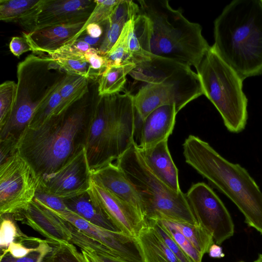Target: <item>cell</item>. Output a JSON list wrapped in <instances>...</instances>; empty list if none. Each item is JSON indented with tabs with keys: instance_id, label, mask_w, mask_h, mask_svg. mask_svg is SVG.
Listing matches in <instances>:
<instances>
[{
	"instance_id": "1",
	"label": "cell",
	"mask_w": 262,
	"mask_h": 262,
	"mask_svg": "<svg viewBox=\"0 0 262 262\" xmlns=\"http://www.w3.org/2000/svg\"><path fill=\"white\" fill-rule=\"evenodd\" d=\"M74 105L37 127H27L18 140V154L40 178L58 170L85 146L94 103Z\"/></svg>"
},
{
	"instance_id": "2",
	"label": "cell",
	"mask_w": 262,
	"mask_h": 262,
	"mask_svg": "<svg viewBox=\"0 0 262 262\" xmlns=\"http://www.w3.org/2000/svg\"><path fill=\"white\" fill-rule=\"evenodd\" d=\"M211 48L244 81L262 74V1L234 0L214 21Z\"/></svg>"
},
{
	"instance_id": "3",
	"label": "cell",
	"mask_w": 262,
	"mask_h": 262,
	"mask_svg": "<svg viewBox=\"0 0 262 262\" xmlns=\"http://www.w3.org/2000/svg\"><path fill=\"white\" fill-rule=\"evenodd\" d=\"M183 149L186 163L230 199L248 226L262 234V192L247 170L194 135L185 139Z\"/></svg>"
},
{
	"instance_id": "4",
	"label": "cell",
	"mask_w": 262,
	"mask_h": 262,
	"mask_svg": "<svg viewBox=\"0 0 262 262\" xmlns=\"http://www.w3.org/2000/svg\"><path fill=\"white\" fill-rule=\"evenodd\" d=\"M129 75L145 83L133 95L136 116L140 121L164 105H174L178 113L203 95L196 73L170 59L154 56L151 60L136 65Z\"/></svg>"
},
{
	"instance_id": "5",
	"label": "cell",
	"mask_w": 262,
	"mask_h": 262,
	"mask_svg": "<svg viewBox=\"0 0 262 262\" xmlns=\"http://www.w3.org/2000/svg\"><path fill=\"white\" fill-rule=\"evenodd\" d=\"M136 110L129 93L99 96L85 146L91 171L117 160L135 143Z\"/></svg>"
},
{
	"instance_id": "6",
	"label": "cell",
	"mask_w": 262,
	"mask_h": 262,
	"mask_svg": "<svg viewBox=\"0 0 262 262\" xmlns=\"http://www.w3.org/2000/svg\"><path fill=\"white\" fill-rule=\"evenodd\" d=\"M138 2L140 13L150 21L152 55L196 68L210 48L200 25L188 20L168 1Z\"/></svg>"
},
{
	"instance_id": "7",
	"label": "cell",
	"mask_w": 262,
	"mask_h": 262,
	"mask_svg": "<svg viewBox=\"0 0 262 262\" xmlns=\"http://www.w3.org/2000/svg\"><path fill=\"white\" fill-rule=\"evenodd\" d=\"M67 73L47 55L30 54L19 62L15 105L10 118L0 128V140L18 142L35 112L51 97Z\"/></svg>"
},
{
	"instance_id": "8",
	"label": "cell",
	"mask_w": 262,
	"mask_h": 262,
	"mask_svg": "<svg viewBox=\"0 0 262 262\" xmlns=\"http://www.w3.org/2000/svg\"><path fill=\"white\" fill-rule=\"evenodd\" d=\"M116 165L136 189L142 201L144 219L165 220L201 225L181 191L176 192L158 178L148 167L135 143Z\"/></svg>"
},
{
	"instance_id": "9",
	"label": "cell",
	"mask_w": 262,
	"mask_h": 262,
	"mask_svg": "<svg viewBox=\"0 0 262 262\" xmlns=\"http://www.w3.org/2000/svg\"><path fill=\"white\" fill-rule=\"evenodd\" d=\"M203 95L214 105L230 132L238 133L248 119V99L243 80L211 47L195 68Z\"/></svg>"
},
{
	"instance_id": "10",
	"label": "cell",
	"mask_w": 262,
	"mask_h": 262,
	"mask_svg": "<svg viewBox=\"0 0 262 262\" xmlns=\"http://www.w3.org/2000/svg\"><path fill=\"white\" fill-rule=\"evenodd\" d=\"M40 178L17 151L0 164L1 213L27 210L33 201Z\"/></svg>"
},
{
	"instance_id": "11",
	"label": "cell",
	"mask_w": 262,
	"mask_h": 262,
	"mask_svg": "<svg viewBox=\"0 0 262 262\" xmlns=\"http://www.w3.org/2000/svg\"><path fill=\"white\" fill-rule=\"evenodd\" d=\"M200 225L219 245L234 234V225L227 209L212 189L204 183L193 184L185 194Z\"/></svg>"
},
{
	"instance_id": "12",
	"label": "cell",
	"mask_w": 262,
	"mask_h": 262,
	"mask_svg": "<svg viewBox=\"0 0 262 262\" xmlns=\"http://www.w3.org/2000/svg\"><path fill=\"white\" fill-rule=\"evenodd\" d=\"M94 0H39L17 23L29 33L46 28L86 21L93 12Z\"/></svg>"
},
{
	"instance_id": "13",
	"label": "cell",
	"mask_w": 262,
	"mask_h": 262,
	"mask_svg": "<svg viewBox=\"0 0 262 262\" xmlns=\"http://www.w3.org/2000/svg\"><path fill=\"white\" fill-rule=\"evenodd\" d=\"M91 180L92 171L84 147L58 170L41 177L38 187L66 200L87 192Z\"/></svg>"
},
{
	"instance_id": "14",
	"label": "cell",
	"mask_w": 262,
	"mask_h": 262,
	"mask_svg": "<svg viewBox=\"0 0 262 262\" xmlns=\"http://www.w3.org/2000/svg\"><path fill=\"white\" fill-rule=\"evenodd\" d=\"M88 191L94 203L124 234L137 238L147 225L143 216L135 207L92 178Z\"/></svg>"
},
{
	"instance_id": "15",
	"label": "cell",
	"mask_w": 262,
	"mask_h": 262,
	"mask_svg": "<svg viewBox=\"0 0 262 262\" xmlns=\"http://www.w3.org/2000/svg\"><path fill=\"white\" fill-rule=\"evenodd\" d=\"M178 112L174 105L159 107L142 121L136 117L135 143L139 149H147L168 140L172 134Z\"/></svg>"
},
{
	"instance_id": "16",
	"label": "cell",
	"mask_w": 262,
	"mask_h": 262,
	"mask_svg": "<svg viewBox=\"0 0 262 262\" xmlns=\"http://www.w3.org/2000/svg\"><path fill=\"white\" fill-rule=\"evenodd\" d=\"M92 178L116 196L132 205L144 218V207L139 193L116 164L110 163L92 171Z\"/></svg>"
},
{
	"instance_id": "17",
	"label": "cell",
	"mask_w": 262,
	"mask_h": 262,
	"mask_svg": "<svg viewBox=\"0 0 262 262\" xmlns=\"http://www.w3.org/2000/svg\"><path fill=\"white\" fill-rule=\"evenodd\" d=\"M85 21L64 24L35 31L23 32L32 51L43 55L54 52L69 43L80 31Z\"/></svg>"
},
{
	"instance_id": "18",
	"label": "cell",
	"mask_w": 262,
	"mask_h": 262,
	"mask_svg": "<svg viewBox=\"0 0 262 262\" xmlns=\"http://www.w3.org/2000/svg\"><path fill=\"white\" fill-rule=\"evenodd\" d=\"M167 140L149 148L138 149L154 174L171 189L180 192L178 171L170 155Z\"/></svg>"
},
{
	"instance_id": "19",
	"label": "cell",
	"mask_w": 262,
	"mask_h": 262,
	"mask_svg": "<svg viewBox=\"0 0 262 262\" xmlns=\"http://www.w3.org/2000/svg\"><path fill=\"white\" fill-rule=\"evenodd\" d=\"M151 24L149 18L140 12L130 20L128 47L132 62L136 65L151 60Z\"/></svg>"
},
{
	"instance_id": "20",
	"label": "cell",
	"mask_w": 262,
	"mask_h": 262,
	"mask_svg": "<svg viewBox=\"0 0 262 262\" xmlns=\"http://www.w3.org/2000/svg\"><path fill=\"white\" fill-rule=\"evenodd\" d=\"M144 262H180L158 232L147 224L137 237Z\"/></svg>"
},
{
	"instance_id": "21",
	"label": "cell",
	"mask_w": 262,
	"mask_h": 262,
	"mask_svg": "<svg viewBox=\"0 0 262 262\" xmlns=\"http://www.w3.org/2000/svg\"><path fill=\"white\" fill-rule=\"evenodd\" d=\"M69 210L87 221L102 224L110 231L122 232L93 202L88 191L76 196L63 200Z\"/></svg>"
},
{
	"instance_id": "22",
	"label": "cell",
	"mask_w": 262,
	"mask_h": 262,
	"mask_svg": "<svg viewBox=\"0 0 262 262\" xmlns=\"http://www.w3.org/2000/svg\"><path fill=\"white\" fill-rule=\"evenodd\" d=\"M54 59L65 71L91 79L90 64L84 54L67 43L58 50L47 54Z\"/></svg>"
},
{
	"instance_id": "23",
	"label": "cell",
	"mask_w": 262,
	"mask_h": 262,
	"mask_svg": "<svg viewBox=\"0 0 262 262\" xmlns=\"http://www.w3.org/2000/svg\"><path fill=\"white\" fill-rule=\"evenodd\" d=\"M89 79L68 73L59 87L61 102L54 115L67 111L88 92Z\"/></svg>"
},
{
	"instance_id": "24",
	"label": "cell",
	"mask_w": 262,
	"mask_h": 262,
	"mask_svg": "<svg viewBox=\"0 0 262 262\" xmlns=\"http://www.w3.org/2000/svg\"><path fill=\"white\" fill-rule=\"evenodd\" d=\"M136 67L134 63L109 66L99 79L98 96L104 97L120 93L124 88L127 75Z\"/></svg>"
},
{
	"instance_id": "25",
	"label": "cell",
	"mask_w": 262,
	"mask_h": 262,
	"mask_svg": "<svg viewBox=\"0 0 262 262\" xmlns=\"http://www.w3.org/2000/svg\"><path fill=\"white\" fill-rule=\"evenodd\" d=\"M157 220L181 233L203 256L208 252L210 247L214 243L212 235L201 225L165 220Z\"/></svg>"
},
{
	"instance_id": "26",
	"label": "cell",
	"mask_w": 262,
	"mask_h": 262,
	"mask_svg": "<svg viewBox=\"0 0 262 262\" xmlns=\"http://www.w3.org/2000/svg\"><path fill=\"white\" fill-rule=\"evenodd\" d=\"M39 0H0V20L17 23Z\"/></svg>"
},
{
	"instance_id": "27",
	"label": "cell",
	"mask_w": 262,
	"mask_h": 262,
	"mask_svg": "<svg viewBox=\"0 0 262 262\" xmlns=\"http://www.w3.org/2000/svg\"><path fill=\"white\" fill-rule=\"evenodd\" d=\"M130 20L124 27L120 35L110 51L105 55L108 66L133 63L128 47Z\"/></svg>"
},
{
	"instance_id": "28",
	"label": "cell",
	"mask_w": 262,
	"mask_h": 262,
	"mask_svg": "<svg viewBox=\"0 0 262 262\" xmlns=\"http://www.w3.org/2000/svg\"><path fill=\"white\" fill-rule=\"evenodd\" d=\"M120 0H94L95 7L80 31L68 43H72L84 32L90 24H103L108 21Z\"/></svg>"
},
{
	"instance_id": "29",
	"label": "cell",
	"mask_w": 262,
	"mask_h": 262,
	"mask_svg": "<svg viewBox=\"0 0 262 262\" xmlns=\"http://www.w3.org/2000/svg\"><path fill=\"white\" fill-rule=\"evenodd\" d=\"M17 85L14 81H6L0 85V128L10 117L15 105Z\"/></svg>"
},
{
	"instance_id": "30",
	"label": "cell",
	"mask_w": 262,
	"mask_h": 262,
	"mask_svg": "<svg viewBox=\"0 0 262 262\" xmlns=\"http://www.w3.org/2000/svg\"><path fill=\"white\" fill-rule=\"evenodd\" d=\"M61 84L56 88L51 97L35 112L27 127L29 128L37 127L52 116L55 115L61 102V97L59 93V87Z\"/></svg>"
},
{
	"instance_id": "31",
	"label": "cell",
	"mask_w": 262,
	"mask_h": 262,
	"mask_svg": "<svg viewBox=\"0 0 262 262\" xmlns=\"http://www.w3.org/2000/svg\"><path fill=\"white\" fill-rule=\"evenodd\" d=\"M140 12L139 6L133 1L120 0L108 20L126 24Z\"/></svg>"
},
{
	"instance_id": "32",
	"label": "cell",
	"mask_w": 262,
	"mask_h": 262,
	"mask_svg": "<svg viewBox=\"0 0 262 262\" xmlns=\"http://www.w3.org/2000/svg\"><path fill=\"white\" fill-rule=\"evenodd\" d=\"M156 221L164 227L172 238L190 258L194 262H202L203 256L181 233L171 227L162 224L158 220Z\"/></svg>"
},
{
	"instance_id": "33",
	"label": "cell",
	"mask_w": 262,
	"mask_h": 262,
	"mask_svg": "<svg viewBox=\"0 0 262 262\" xmlns=\"http://www.w3.org/2000/svg\"><path fill=\"white\" fill-rule=\"evenodd\" d=\"M146 224L152 227L158 232L180 262H194L183 251L159 222L156 220H148Z\"/></svg>"
},
{
	"instance_id": "34",
	"label": "cell",
	"mask_w": 262,
	"mask_h": 262,
	"mask_svg": "<svg viewBox=\"0 0 262 262\" xmlns=\"http://www.w3.org/2000/svg\"><path fill=\"white\" fill-rule=\"evenodd\" d=\"M84 56L90 66L91 79L100 77L109 67L105 55L96 48H91L85 53Z\"/></svg>"
},
{
	"instance_id": "35",
	"label": "cell",
	"mask_w": 262,
	"mask_h": 262,
	"mask_svg": "<svg viewBox=\"0 0 262 262\" xmlns=\"http://www.w3.org/2000/svg\"><path fill=\"white\" fill-rule=\"evenodd\" d=\"M33 201L55 211H70L63 199L46 192L39 187Z\"/></svg>"
},
{
	"instance_id": "36",
	"label": "cell",
	"mask_w": 262,
	"mask_h": 262,
	"mask_svg": "<svg viewBox=\"0 0 262 262\" xmlns=\"http://www.w3.org/2000/svg\"><path fill=\"white\" fill-rule=\"evenodd\" d=\"M126 24L108 23L103 40L98 49L103 55L107 54L115 43Z\"/></svg>"
},
{
	"instance_id": "37",
	"label": "cell",
	"mask_w": 262,
	"mask_h": 262,
	"mask_svg": "<svg viewBox=\"0 0 262 262\" xmlns=\"http://www.w3.org/2000/svg\"><path fill=\"white\" fill-rule=\"evenodd\" d=\"M16 229L14 224L8 219H4L0 230V245L4 247L9 246L14 238Z\"/></svg>"
},
{
	"instance_id": "38",
	"label": "cell",
	"mask_w": 262,
	"mask_h": 262,
	"mask_svg": "<svg viewBox=\"0 0 262 262\" xmlns=\"http://www.w3.org/2000/svg\"><path fill=\"white\" fill-rule=\"evenodd\" d=\"M11 52L17 58L24 53L32 51L27 39L24 36L13 37L9 43Z\"/></svg>"
},
{
	"instance_id": "39",
	"label": "cell",
	"mask_w": 262,
	"mask_h": 262,
	"mask_svg": "<svg viewBox=\"0 0 262 262\" xmlns=\"http://www.w3.org/2000/svg\"><path fill=\"white\" fill-rule=\"evenodd\" d=\"M17 151V142L4 139L0 140V164Z\"/></svg>"
},
{
	"instance_id": "40",
	"label": "cell",
	"mask_w": 262,
	"mask_h": 262,
	"mask_svg": "<svg viewBox=\"0 0 262 262\" xmlns=\"http://www.w3.org/2000/svg\"><path fill=\"white\" fill-rule=\"evenodd\" d=\"M104 24H90L86 26L84 32L86 33L88 35L94 38H100L103 37L104 36L107 27L106 26L105 28H103L102 27V25Z\"/></svg>"
},
{
	"instance_id": "41",
	"label": "cell",
	"mask_w": 262,
	"mask_h": 262,
	"mask_svg": "<svg viewBox=\"0 0 262 262\" xmlns=\"http://www.w3.org/2000/svg\"><path fill=\"white\" fill-rule=\"evenodd\" d=\"M9 250L12 255L16 258H21L27 254L30 251L18 244L12 243L9 246Z\"/></svg>"
},
{
	"instance_id": "42",
	"label": "cell",
	"mask_w": 262,
	"mask_h": 262,
	"mask_svg": "<svg viewBox=\"0 0 262 262\" xmlns=\"http://www.w3.org/2000/svg\"><path fill=\"white\" fill-rule=\"evenodd\" d=\"M103 37L100 38H94L92 37L89 35H88L86 33L83 32L78 38V39L80 40H82L87 43H88L90 46H91L92 48H94V47L99 46V48L103 40ZM99 49V48H98Z\"/></svg>"
},
{
	"instance_id": "43",
	"label": "cell",
	"mask_w": 262,
	"mask_h": 262,
	"mask_svg": "<svg viewBox=\"0 0 262 262\" xmlns=\"http://www.w3.org/2000/svg\"><path fill=\"white\" fill-rule=\"evenodd\" d=\"M208 253L210 257L214 258H221L225 255L222 248L215 243L210 247Z\"/></svg>"
},
{
	"instance_id": "44",
	"label": "cell",
	"mask_w": 262,
	"mask_h": 262,
	"mask_svg": "<svg viewBox=\"0 0 262 262\" xmlns=\"http://www.w3.org/2000/svg\"><path fill=\"white\" fill-rule=\"evenodd\" d=\"M73 46V47L81 53L85 54V53L92 47L90 46L86 42L77 39L72 43H70Z\"/></svg>"
},
{
	"instance_id": "45",
	"label": "cell",
	"mask_w": 262,
	"mask_h": 262,
	"mask_svg": "<svg viewBox=\"0 0 262 262\" xmlns=\"http://www.w3.org/2000/svg\"><path fill=\"white\" fill-rule=\"evenodd\" d=\"M16 262H34V261L30 258L21 257L17 259Z\"/></svg>"
},
{
	"instance_id": "46",
	"label": "cell",
	"mask_w": 262,
	"mask_h": 262,
	"mask_svg": "<svg viewBox=\"0 0 262 262\" xmlns=\"http://www.w3.org/2000/svg\"><path fill=\"white\" fill-rule=\"evenodd\" d=\"M253 262H262V254H259Z\"/></svg>"
},
{
	"instance_id": "47",
	"label": "cell",
	"mask_w": 262,
	"mask_h": 262,
	"mask_svg": "<svg viewBox=\"0 0 262 262\" xmlns=\"http://www.w3.org/2000/svg\"><path fill=\"white\" fill-rule=\"evenodd\" d=\"M103 262H119L112 259L104 260Z\"/></svg>"
},
{
	"instance_id": "48",
	"label": "cell",
	"mask_w": 262,
	"mask_h": 262,
	"mask_svg": "<svg viewBox=\"0 0 262 262\" xmlns=\"http://www.w3.org/2000/svg\"><path fill=\"white\" fill-rule=\"evenodd\" d=\"M239 262H244V261H239Z\"/></svg>"
},
{
	"instance_id": "49",
	"label": "cell",
	"mask_w": 262,
	"mask_h": 262,
	"mask_svg": "<svg viewBox=\"0 0 262 262\" xmlns=\"http://www.w3.org/2000/svg\"><path fill=\"white\" fill-rule=\"evenodd\" d=\"M262 1V0H261Z\"/></svg>"
}]
</instances>
